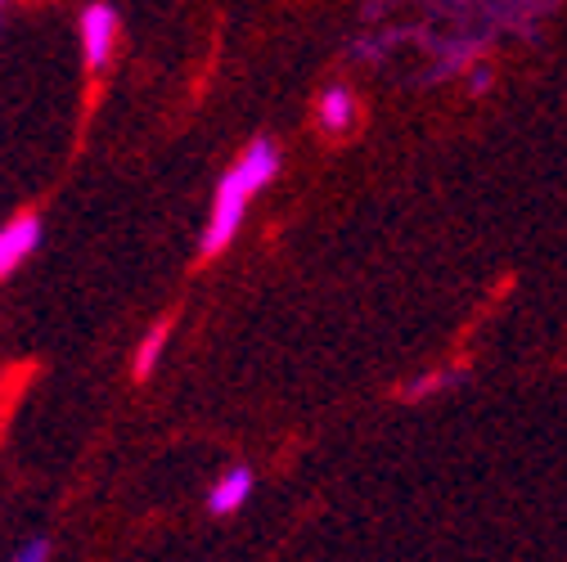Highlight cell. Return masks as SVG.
Masks as SVG:
<instances>
[{"label":"cell","instance_id":"10","mask_svg":"<svg viewBox=\"0 0 567 562\" xmlns=\"http://www.w3.org/2000/svg\"><path fill=\"white\" fill-rule=\"evenodd\" d=\"M0 14H6V0H0Z\"/></svg>","mask_w":567,"mask_h":562},{"label":"cell","instance_id":"8","mask_svg":"<svg viewBox=\"0 0 567 562\" xmlns=\"http://www.w3.org/2000/svg\"><path fill=\"white\" fill-rule=\"evenodd\" d=\"M10 562H50V544L45 540H28Z\"/></svg>","mask_w":567,"mask_h":562},{"label":"cell","instance_id":"9","mask_svg":"<svg viewBox=\"0 0 567 562\" xmlns=\"http://www.w3.org/2000/svg\"><path fill=\"white\" fill-rule=\"evenodd\" d=\"M486 82H491V67H486V63L477 67V73L468 67V86H473V91H486Z\"/></svg>","mask_w":567,"mask_h":562},{"label":"cell","instance_id":"7","mask_svg":"<svg viewBox=\"0 0 567 562\" xmlns=\"http://www.w3.org/2000/svg\"><path fill=\"white\" fill-rule=\"evenodd\" d=\"M455 383V374H442V378H419L405 387V400H423V396H433V392H446Z\"/></svg>","mask_w":567,"mask_h":562},{"label":"cell","instance_id":"3","mask_svg":"<svg viewBox=\"0 0 567 562\" xmlns=\"http://www.w3.org/2000/svg\"><path fill=\"white\" fill-rule=\"evenodd\" d=\"M113 41H117V14L113 6H91L82 14V50H86V67H104L113 59Z\"/></svg>","mask_w":567,"mask_h":562},{"label":"cell","instance_id":"4","mask_svg":"<svg viewBox=\"0 0 567 562\" xmlns=\"http://www.w3.org/2000/svg\"><path fill=\"white\" fill-rule=\"evenodd\" d=\"M248 496H252V472H248V468H230L217 486H212L207 509L217 513V518H230V513H239V509L248 504Z\"/></svg>","mask_w":567,"mask_h":562},{"label":"cell","instance_id":"1","mask_svg":"<svg viewBox=\"0 0 567 562\" xmlns=\"http://www.w3.org/2000/svg\"><path fill=\"white\" fill-rule=\"evenodd\" d=\"M275 171H279V149L270 145V139H252V145L239 154V163L217 185V198H212V217H207V230H203V248H198L203 257H221L235 243L252 194H261L275 180Z\"/></svg>","mask_w":567,"mask_h":562},{"label":"cell","instance_id":"6","mask_svg":"<svg viewBox=\"0 0 567 562\" xmlns=\"http://www.w3.org/2000/svg\"><path fill=\"white\" fill-rule=\"evenodd\" d=\"M163 346H167V324H154V329L145 333V342H140V351H135L131 374H135V378H150V374L158 370V361H163Z\"/></svg>","mask_w":567,"mask_h":562},{"label":"cell","instance_id":"5","mask_svg":"<svg viewBox=\"0 0 567 562\" xmlns=\"http://www.w3.org/2000/svg\"><path fill=\"white\" fill-rule=\"evenodd\" d=\"M351 122H357V95H351L347 86H329L320 95V126L324 131H347Z\"/></svg>","mask_w":567,"mask_h":562},{"label":"cell","instance_id":"2","mask_svg":"<svg viewBox=\"0 0 567 562\" xmlns=\"http://www.w3.org/2000/svg\"><path fill=\"white\" fill-rule=\"evenodd\" d=\"M37 248H41V217L37 212L14 217L6 230H0V279H10Z\"/></svg>","mask_w":567,"mask_h":562}]
</instances>
